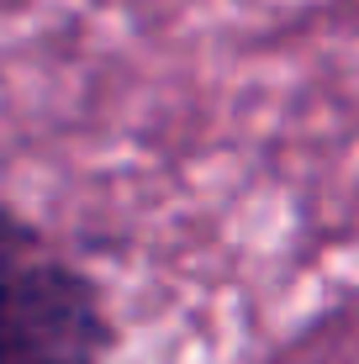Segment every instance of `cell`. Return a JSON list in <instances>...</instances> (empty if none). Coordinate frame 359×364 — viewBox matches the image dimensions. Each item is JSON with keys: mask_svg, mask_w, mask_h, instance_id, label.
Instances as JSON below:
<instances>
[{"mask_svg": "<svg viewBox=\"0 0 359 364\" xmlns=\"http://www.w3.org/2000/svg\"><path fill=\"white\" fill-rule=\"evenodd\" d=\"M101 343V311L80 274L0 259V364H95Z\"/></svg>", "mask_w": 359, "mask_h": 364, "instance_id": "6da1fadb", "label": "cell"}]
</instances>
